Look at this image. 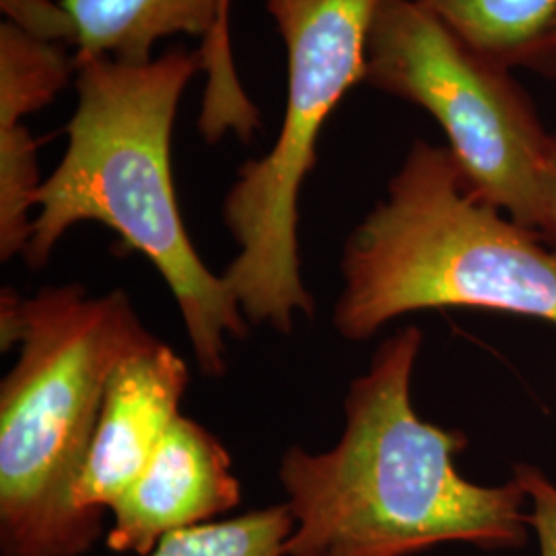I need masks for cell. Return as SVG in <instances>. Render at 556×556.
I'll return each mask as SVG.
<instances>
[{
	"label": "cell",
	"mask_w": 556,
	"mask_h": 556,
	"mask_svg": "<svg viewBox=\"0 0 556 556\" xmlns=\"http://www.w3.org/2000/svg\"><path fill=\"white\" fill-rule=\"evenodd\" d=\"M422 332L386 338L353 379L337 445L285 452L278 480L295 530L285 556H410L445 542L516 551L530 534L528 497L516 478L484 486L462 477L466 435L418 417L410 383Z\"/></svg>",
	"instance_id": "1"
},
{
	"label": "cell",
	"mask_w": 556,
	"mask_h": 556,
	"mask_svg": "<svg viewBox=\"0 0 556 556\" xmlns=\"http://www.w3.org/2000/svg\"><path fill=\"white\" fill-rule=\"evenodd\" d=\"M77 108L64 157L41 181L31 239L21 258L43 268L64 233L96 220L126 250L149 260L178 303L200 371L220 378L227 340L248 319L225 278L199 256L179 213L172 139L186 87L202 71L199 52L174 48L147 64L75 62Z\"/></svg>",
	"instance_id": "2"
},
{
	"label": "cell",
	"mask_w": 556,
	"mask_h": 556,
	"mask_svg": "<svg viewBox=\"0 0 556 556\" xmlns=\"http://www.w3.org/2000/svg\"><path fill=\"white\" fill-rule=\"evenodd\" d=\"M157 340L119 289L100 298L77 282L31 298L2 289L0 346L17 349L0 383L2 556H80L96 546L103 516L80 511L73 489L112 369Z\"/></svg>",
	"instance_id": "3"
},
{
	"label": "cell",
	"mask_w": 556,
	"mask_h": 556,
	"mask_svg": "<svg viewBox=\"0 0 556 556\" xmlns=\"http://www.w3.org/2000/svg\"><path fill=\"white\" fill-rule=\"evenodd\" d=\"M346 340L420 309L475 307L556 324V250L470 192L447 147L415 140L340 260Z\"/></svg>",
	"instance_id": "4"
},
{
	"label": "cell",
	"mask_w": 556,
	"mask_h": 556,
	"mask_svg": "<svg viewBox=\"0 0 556 556\" xmlns=\"http://www.w3.org/2000/svg\"><path fill=\"white\" fill-rule=\"evenodd\" d=\"M287 48V105L273 149L239 167L223 200L238 243L225 282L250 324L280 334L316 312L301 277L299 194L318 163L321 128L365 80V43L379 0H264Z\"/></svg>",
	"instance_id": "5"
},
{
	"label": "cell",
	"mask_w": 556,
	"mask_h": 556,
	"mask_svg": "<svg viewBox=\"0 0 556 556\" xmlns=\"http://www.w3.org/2000/svg\"><path fill=\"white\" fill-rule=\"evenodd\" d=\"M365 83L433 116L470 192L536 231L553 135L514 71L480 54L417 0H379Z\"/></svg>",
	"instance_id": "6"
},
{
	"label": "cell",
	"mask_w": 556,
	"mask_h": 556,
	"mask_svg": "<svg viewBox=\"0 0 556 556\" xmlns=\"http://www.w3.org/2000/svg\"><path fill=\"white\" fill-rule=\"evenodd\" d=\"M188 381L186 361L161 340L126 355L112 369L73 489L80 511L103 516L135 484L179 417Z\"/></svg>",
	"instance_id": "7"
},
{
	"label": "cell",
	"mask_w": 556,
	"mask_h": 556,
	"mask_svg": "<svg viewBox=\"0 0 556 556\" xmlns=\"http://www.w3.org/2000/svg\"><path fill=\"white\" fill-rule=\"evenodd\" d=\"M241 484L219 439L179 415L135 484L114 503L108 546L151 555L163 536L236 509Z\"/></svg>",
	"instance_id": "8"
},
{
	"label": "cell",
	"mask_w": 556,
	"mask_h": 556,
	"mask_svg": "<svg viewBox=\"0 0 556 556\" xmlns=\"http://www.w3.org/2000/svg\"><path fill=\"white\" fill-rule=\"evenodd\" d=\"M60 7L68 20L75 62L112 59L147 64L163 38L213 36L220 0H60Z\"/></svg>",
	"instance_id": "9"
},
{
	"label": "cell",
	"mask_w": 556,
	"mask_h": 556,
	"mask_svg": "<svg viewBox=\"0 0 556 556\" xmlns=\"http://www.w3.org/2000/svg\"><path fill=\"white\" fill-rule=\"evenodd\" d=\"M509 71L556 75V0H417Z\"/></svg>",
	"instance_id": "10"
},
{
	"label": "cell",
	"mask_w": 556,
	"mask_h": 556,
	"mask_svg": "<svg viewBox=\"0 0 556 556\" xmlns=\"http://www.w3.org/2000/svg\"><path fill=\"white\" fill-rule=\"evenodd\" d=\"M68 48L4 21L0 25V119L23 122L59 96L75 77Z\"/></svg>",
	"instance_id": "11"
},
{
	"label": "cell",
	"mask_w": 556,
	"mask_h": 556,
	"mask_svg": "<svg viewBox=\"0 0 556 556\" xmlns=\"http://www.w3.org/2000/svg\"><path fill=\"white\" fill-rule=\"evenodd\" d=\"M229 13L231 0H220L217 27L213 36L202 40L200 48L206 85L200 108L199 130L202 139L211 144H217L227 135H236L248 142L262 128L258 105L245 93L236 71Z\"/></svg>",
	"instance_id": "12"
},
{
	"label": "cell",
	"mask_w": 556,
	"mask_h": 556,
	"mask_svg": "<svg viewBox=\"0 0 556 556\" xmlns=\"http://www.w3.org/2000/svg\"><path fill=\"white\" fill-rule=\"evenodd\" d=\"M293 530L295 519L282 503L169 532L147 556H285Z\"/></svg>",
	"instance_id": "13"
},
{
	"label": "cell",
	"mask_w": 556,
	"mask_h": 556,
	"mask_svg": "<svg viewBox=\"0 0 556 556\" xmlns=\"http://www.w3.org/2000/svg\"><path fill=\"white\" fill-rule=\"evenodd\" d=\"M38 140L25 122L0 119V258L23 256L34 229L41 179Z\"/></svg>",
	"instance_id": "14"
},
{
	"label": "cell",
	"mask_w": 556,
	"mask_h": 556,
	"mask_svg": "<svg viewBox=\"0 0 556 556\" xmlns=\"http://www.w3.org/2000/svg\"><path fill=\"white\" fill-rule=\"evenodd\" d=\"M514 478L528 497V519L536 532L540 556H556V484L530 464H517Z\"/></svg>",
	"instance_id": "15"
},
{
	"label": "cell",
	"mask_w": 556,
	"mask_h": 556,
	"mask_svg": "<svg viewBox=\"0 0 556 556\" xmlns=\"http://www.w3.org/2000/svg\"><path fill=\"white\" fill-rule=\"evenodd\" d=\"M7 21L23 27L41 40L68 48V20L60 2L52 0H0Z\"/></svg>",
	"instance_id": "16"
},
{
	"label": "cell",
	"mask_w": 556,
	"mask_h": 556,
	"mask_svg": "<svg viewBox=\"0 0 556 556\" xmlns=\"http://www.w3.org/2000/svg\"><path fill=\"white\" fill-rule=\"evenodd\" d=\"M536 233L556 250V135H553L551 153L540 181Z\"/></svg>",
	"instance_id": "17"
},
{
	"label": "cell",
	"mask_w": 556,
	"mask_h": 556,
	"mask_svg": "<svg viewBox=\"0 0 556 556\" xmlns=\"http://www.w3.org/2000/svg\"><path fill=\"white\" fill-rule=\"evenodd\" d=\"M555 43H556V21H555Z\"/></svg>",
	"instance_id": "18"
}]
</instances>
